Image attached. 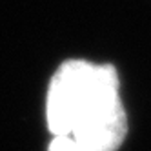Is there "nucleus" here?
Returning <instances> with one entry per match:
<instances>
[{"instance_id": "1", "label": "nucleus", "mask_w": 151, "mask_h": 151, "mask_svg": "<svg viewBox=\"0 0 151 151\" xmlns=\"http://www.w3.org/2000/svg\"><path fill=\"white\" fill-rule=\"evenodd\" d=\"M113 66L68 60L47 89L46 116L55 137H71L84 151H116L127 135V116Z\"/></svg>"}, {"instance_id": "2", "label": "nucleus", "mask_w": 151, "mask_h": 151, "mask_svg": "<svg viewBox=\"0 0 151 151\" xmlns=\"http://www.w3.org/2000/svg\"><path fill=\"white\" fill-rule=\"evenodd\" d=\"M49 151H84L71 137H55L49 144Z\"/></svg>"}]
</instances>
